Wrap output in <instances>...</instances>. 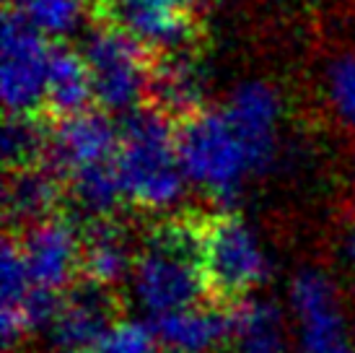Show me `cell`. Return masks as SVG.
<instances>
[{
  "label": "cell",
  "instance_id": "obj_11",
  "mask_svg": "<svg viewBox=\"0 0 355 353\" xmlns=\"http://www.w3.org/2000/svg\"><path fill=\"white\" fill-rule=\"evenodd\" d=\"M223 112H226L231 128L247 151L252 174H262L272 164L277 148L280 104H277L275 91L262 81L241 83L231 94V101Z\"/></svg>",
  "mask_w": 355,
  "mask_h": 353
},
{
  "label": "cell",
  "instance_id": "obj_15",
  "mask_svg": "<svg viewBox=\"0 0 355 353\" xmlns=\"http://www.w3.org/2000/svg\"><path fill=\"white\" fill-rule=\"evenodd\" d=\"M62 200H65V185L50 167L37 164V167L13 169L6 176V195H3L6 231H24L44 218L55 216L60 213Z\"/></svg>",
  "mask_w": 355,
  "mask_h": 353
},
{
  "label": "cell",
  "instance_id": "obj_4",
  "mask_svg": "<svg viewBox=\"0 0 355 353\" xmlns=\"http://www.w3.org/2000/svg\"><path fill=\"white\" fill-rule=\"evenodd\" d=\"M177 151L192 185L202 187L220 208H231L244 179L252 174L247 151L226 112L202 109L177 122Z\"/></svg>",
  "mask_w": 355,
  "mask_h": 353
},
{
  "label": "cell",
  "instance_id": "obj_16",
  "mask_svg": "<svg viewBox=\"0 0 355 353\" xmlns=\"http://www.w3.org/2000/svg\"><path fill=\"white\" fill-rule=\"evenodd\" d=\"M91 101H96V97L83 52L62 40L52 42L44 115L50 120L73 117L80 112H89Z\"/></svg>",
  "mask_w": 355,
  "mask_h": 353
},
{
  "label": "cell",
  "instance_id": "obj_7",
  "mask_svg": "<svg viewBox=\"0 0 355 353\" xmlns=\"http://www.w3.org/2000/svg\"><path fill=\"white\" fill-rule=\"evenodd\" d=\"M291 306L296 314L301 353H355L340 291L324 270H298L291 284Z\"/></svg>",
  "mask_w": 355,
  "mask_h": 353
},
{
  "label": "cell",
  "instance_id": "obj_26",
  "mask_svg": "<svg viewBox=\"0 0 355 353\" xmlns=\"http://www.w3.org/2000/svg\"><path fill=\"white\" fill-rule=\"evenodd\" d=\"M161 353H168V351H161Z\"/></svg>",
  "mask_w": 355,
  "mask_h": 353
},
{
  "label": "cell",
  "instance_id": "obj_17",
  "mask_svg": "<svg viewBox=\"0 0 355 353\" xmlns=\"http://www.w3.org/2000/svg\"><path fill=\"white\" fill-rule=\"evenodd\" d=\"M234 353H288L286 322L277 304L249 296L231 306V340Z\"/></svg>",
  "mask_w": 355,
  "mask_h": 353
},
{
  "label": "cell",
  "instance_id": "obj_14",
  "mask_svg": "<svg viewBox=\"0 0 355 353\" xmlns=\"http://www.w3.org/2000/svg\"><path fill=\"white\" fill-rule=\"evenodd\" d=\"M158 348L168 353H216L231 340V309L216 302L153 317Z\"/></svg>",
  "mask_w": 355,
  "mask_h": 353
},
{
  "label": "cell",
  "instance_id": "obj_3",
  "mask_svg": "<svg viewBox=\"0 0 355 353\" xmlns=\"http://www.w3.org/2000/svg\"><path fill=\"white\" fill-rule=\"evenodd\" d=\"M202 265L207 299L228 309L254 294L270 270L257 234L234 208L202 213Z\"/></svg>",
  "mask_w": 355,
  "mask_h": 353
},
{
  "label": "cell",
  "instance_id": "obj_1",
  "mask_svg": "<svg viewBox=\"0 0 355 353\" xmlns=\"http://www.w3.org/2000/svg\"><path fill=\"white\" fill-rule=\"evenodd\" d=\"M132 294L153 317L210 302L202 265V213L158 218L140 234Z\"/></svg>",
  "mask_w": 355,
  "mask_h": 353
},
{
  "label": "cell",
  "instance_id": "obj_12",
  "mask_svg": "<svg viewBox=\"0 0 355 353\" xmlns=\"http://www.w3.org/2000/svg\"><path fill=\"white\" fill-rule=\"evenodd\" d=\"M146 104L166 115L171 122L192 117L205 107V73L198 49L166 52L153 58Z\"/></svg>",
  "mask_w": 355,
  "mask_h": 353
},
{
  "label": "cell",
  "instance_id": "obj_2",
  "mask_svg": "<svg viewBox=\"0 0 355 353\" xmlns=\"http://www.w3.org/2000/svg\"><path fill=\"white\" fill-rule=\"evenodd\" d=\"M114 167L130 206L146 213H166L179 203L187 182L177 151V122L150 104L122 115Z\"/></svg>",
  "mask_w": 355,
  "mask_h": 353
},
{
  "label": "cell",
  "instance_id": "obj_13",
  "mask_svg": "<svg viewBox=\"0 0 355 353\" xmlns=\"http://www.w3.org/2000/svg\"><path fill=\"white\" fill-rule=\"evenodd\" d=\"M140 239L119 216L83 224V275L94 284L119 288L132 278Z\"/></svg>",
  "mask_w": 355,
  "mask_h": 353
},
{
  "label": "cell",
  "instance_id": "obj_20",
  "mask_svg": "<svg viewBox=\"0 0 355 353\" xmlns=\"http://www.w3.org/2000/svg\"><path fill=\"white\" fill-rule=\"evenodd\" d=\"M44 37L62 40L76 31L83 19V0H8Z\"/></svg>",
  "mask_w": 355,
  "mask_h": 353
},
{
  "label": "cell",
  "instance_id": "obj_6",
  "mask_svg": "<svg viewBox=\"0 0 355 353\" xmlns=\"http://www.w3.org/2000/svg\"><path fill=\"white\" fill-rule=\"evenodd\" d=\"M3 104L8 115H44L52 42L16 6L3 8Z\"/></svg>",
  "mask_w": 355,
  "mask_h": 353
},
{
  "label": "cell",
  "instance_id": "obj_18",
  "mask_svg": "<svg viewBox=\"0 0 355 353\" xmlns=\"http://www.w3.org/2000/svg\"><path fill=\"white\" fill-rule=\"evenodd\" d=\"M62 185H65V197L78 208L86 221L117 216L119 203L125 200L114 161L78 169L65 176Z\"/></svg>",
  "mask_w": 355,
  "mask_h": 353
},
{
  "label": "cell",
  "instance_id": "obj_5",
  "mask_svg": "<svg viewBox=\"0 0 355 353\" xmlns=\"http://www.w3.org/2000/svg\"><path fill=\"white\" fill-rule=\"evenodd\" d=\"M80 52L89 65L96 104L104 112L128 115L146 104L156 52L107 19L94 21Z\"/></svg>",
  "mask_w": 355,
  "mask_h": 353
},
{
  "label": "cell",
  "instance_id": "obj_19",
  "mask_svg": "<svg viewBox=\"0 0 355 353\" xmlns=\"http://www.w3.org/2000/svg\"><path fill=\"white\" fill-rule=\"evenodd\" d=\"M47 115H8L3 125V161L6 172L44 164L50 146Z\"/></svg>",
  "mask_w": 355,
  "mask_h": 353
},
{
  "label": "cell",
  "instance_id": "obj_10",
  "mask_svg": "<svg viewBox=\"0 0 355 353\" xmlns=\"http://www.w3.org/2000/svg\"><path fill=\"white\" fill-rule=\"evenodd\" d=\"M117 148L119 128L112 122L109 112L89 109L73 117L52 120L44 167H50L60 179H65L83 167L114 161Z\"/></svg>",
  "mask_w": 355,
  "mask_h": 353
},
{
  "label": "cell",
  "instance_id": "obj_25",
  "mask_svg": "<svg viewBox=\"0 0 355 353\" xmlns=\"http://www.w3.org/2000/svg\"><path fill=\"white\" fill-rule=\"evenodd\" d=\"M65 353H96V351H65Z\"/></svg>",
  "mask_w": 355,
  "mask_h": 353
},
{
  "label": "cell",
  "instance_id": "obj_21",
  "mask_svg": "<svg viewBox=\"0 0 355 353\" xmlns=\"http://www.w3.org/2000/svg\"><path fill=\"white\" fill-rule=\"evenodd\" d=\"M96 353H156L158 340L153 327L146 322H135V320H119L117 325H112L104 338H101L96 348H91Z\"/></svg>",
  "mask_w": 355,
  "mask_h": 353
},
{
  "label": "cell",
  "instance_id": "obj_9",
  "mask_svg": "<svg viewBox=\"0 0 355 353\" xmlns=\"http://www.w3.org/2000/svg\"><path fill=\"white\" fill-rule=\"evenodd\" d=\"M122 306L125 302L119 299V288L80 278L65 291L58 317L47 330L52 345L58 353L96 348L109 327L122 320Z\"/></svg>",
  "mask_w": 355,
  "mask_h": 353
},
{
  "label": "cell",
  "instance_id": "obj_22",
  "mask_svg": "<svg viewBox=\"0 0 355 353\" xmlns=\"http://www.w3.org/2000/svg\"><path fill=\"white\" fill-rule=\"evenodd\" d=\"M327 88H329V101L335 107L337 117L347 128L355 130V52L337 58L329 65Z\"/></svg>",
  "mask_w": 355,
  "mask_h": 353
},
{
  "label": "cell",
  "instance_id": "obj_23",
  "mask_svg": "<svg viewBox=\"0 0 355 353\" xmlns=\"http://www.w3.org/2000/svg\"><path fill=\"white\" fill-rule=\"evenodd\" d=\"M340 252H343V263H345L347 273L355 278V229H350L340 245Z\"/></svg>",
  "mask_w": 355,
  "mask_h": 353
},
{
  "label": "cell",
  "instance_id": "obj_8",
  "mask_svg": "<svg viewBox=\"0 0 355 353\" xmlns=\"http://www.w3.org/2000/svg\"><path fill=\"white\" fill-rule=\"evenodd\" d=\"M16 234L37 288L65 294L83 275V226L68 213H55Z\"/></svg>",
  "mask_w": 355,
  "mask_h": 353
},
{
  "label": "cell",
  "instance_id": "obj_24",
  "mask_svg": "<svg viewBox=\"0 0 355 353\" xmlns=\"http://www.w3.org/2000/svg\"><path fill=\"white\" fill-rule=\"evenodd\" d=\"M353 200H355V164H353Z\"/></svg>",
  "mask_w": 355,
  "mask_h": 353
}]
</instances>
